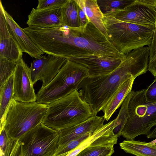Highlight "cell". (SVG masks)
Returning <instances> with one entry per match:
<instances>
[{"label": "cell", "mask_w": 156, "mask_h": 156, "mask_svg": "<svg viewBox=\"0 0 156 156\" xmlns=\"http://www.w3.org/2000/svg\"><path fill=\"white\" fill-rule=\"evenodd\" d=\"M103 20L109 40L121 53L150 45L155 26L122 22L107 14Z\"/></svg>", "instance_id": "3"}, {"label": "cell", "mask_w": 156, "mask_h": 156, "mask_svg": "<svg viewBox=\"0 0 156 156\" xmlns=\"http://www.w3.org/2000/svg\"><path fill=\"white\" fill-rule=\"evenodd\" d=\"M92 133H88L73 140L66 144L59 146L53 156H58L64 154H68L77 147L82 142L90 136Z\"/></svg>", "instance_id": "26"}, {"label": "cell", "mask_w": 156, "mask_h": 156, "mask_svg": "<svg viewBox=\"0 0 156 156\" xmlns=\"http://www.w3.org/2000/svg\"><path fill=\"white\" fill-rule=\"evenodd\" d=\"M149 144H156V139H154V140H152V141L149 142Z\"/></svg>", "instance_id": "32"}, {"label": "cell", "mask_w": 156, "mask_h": 156, "mask_svg": "<svg viewBox=\"0 0 156 156\" xmlns=\"http://www.w3.org/2000/svg\"><path fill=\"white\" fill-rule=\"evenodd\" d=\"M114 129L103 134L76 156H112L114 146L117 143L118 136Z\"/></svg>", "instance_id": "15"}, {"label": "cell", "mask_w": 156, "mask_h": 156, "mask_svg": "<svg viewBox=\"0 0 156 156\" xmlns=\"http://www.w3.org/2000/svg\"><path fill=\"white\" fill-rule=\"evenodd\" d=\"M85 13L89 22L108 38L103 22L104 14L101 10L97 0H75Z\"/></svg>", "instance_id": "17"}, {"label": "cell", "mask_w": 156, "mask_h": 156, "mask_svg": "<svg viewBox=\"0 0 156 156\" xmlns=\"http://www.w3.org/2000/svg\"><path fill=\"white\" fill-rule=\"evenodd\" d=\"M126 55L125 60L112 73L88 76L79 86L77 90L94 115L103 110L125 80L136 78L148 70L149 55L144 49L133 50Z\"/></svg>", "instance_id": "1"}, {"label": "cell", "mask_w": 156, "mask_h": 156, "mask_svg": "<svg viewBox=\"0 0 156 156\" xmlns=\"http://www.w3.org/2000/svg\"><path fill=\"white\" fill-rule=\"evenodd\" d=\"M105 120L103 116L96 115L81 123L58 131L59 146L65 145L87 133H93L104 124Z\"/></svg>", "instance_id": "13"}, {"label": "cell", "mask_w": 156, "mask_h": 156, "mask_svg": "<svg viewBox=\"0 0 156 156\" xmlns=\"http://www.w3.org/2000/svg\"><path fill=\"white\" fill-rule=\"evenodd\" d=\"M119 144L120 148L126 153L136 156H156V144L126 140Z\"/></svg>", "instance_id": "19"}, {"label": "cell", "mask_w": 156, "mask_h": 156, "mask_svg": "<svg viewBox=\"0 0 156 156\" xmlns=\"http://www.w3.org/2000/svg\"><path fill=\"white\" fill-rule=\"evenodd\" d=\"M149 48L148 70L156 76V20L153 37Z\"/></svg>", "instance_id": "27"}, {"label": "cell", "mask_w": 156, "mask_h": 156, "mask_svg": "<svg viewBox=\"0 0 156 156\" xmlns=\"http://www.w3.org/2000/svg\"><path fill=\"white\" fill-rule=\"evenodd\" d=\"M135 0H97L98 5L104 14L111 13L122 9Z\"/></svg>", "instance_id": "22"}, {"label": "cell", "mask_w": 156, "mask_h": 156, "mask_svg": "<svg viewBox=\"0 0 156 156\" xmlns=\"http://www.w3.org/2000/svg\"><path fill=\"white\" fill-rule=\"evenodd\" d=\"M15 141L9 136L4 127L0 128V156H9Z\"/></svg>", "instance_id": "25"}, {"label": "cell", "mask_w": 156, "mask_h": 156, "mask_svg": "<svg viewBox=\"0 0 156 156\" xmlns=\"http://www.w3.org/2000/svg\"><path fill=\"white\" fill-rule=\"evenodd\" d=\"M29 27H52L64 25L60 8L37 10L33 8L28 16Z\"/></svg>", "instance_id": "16"}, {"label": "cell", "mask_w": 156, "mask_h": 156, "mask_svg": "<svg viewBox=\"0 0 156 156\" xmlns=\"http://www.w3.org/2000/svg\"><path fill=\"white\" fill-rule=\"evenodd\" d=\"M107 14L122 22L155 26L156 0H135L124 8Z\"/></svg>", "instance_id": "8"}, {"label": "cell", "mask_w": 156, "mask_h": 156, "mask_svg": "<svg viewBox=\"0 0 156 156\" xmlns=\"http://www.w3.org/2000/svg\"><path fill=\"white\" fill-rule=\"evenodd\" d=\"M23 52L11 36L3 11L0 9V57L17 62Z\"/></svg>", "instance_id": "14"}, {"label": "cell", "mask_w": 156, "mask_h": 156, "mask_svg": "<svg viewBox=\"0 0 156 156\" xmlns=\"http://www.w3.org/2000/svg\"><path fill=\"white\" fill-rule=\"evenodd\" d=\"M17 62L0 57V87L14 73Z\"/></svg>", "instance_id": "24"}, {"label": "cell", "mask_w": 156, "mask_h": 156, "mask_svg": "<svg viewBox=\"0 0 156 156\" xmlns=\"http://www.w3.org/2000/svg\"><path fill=\"white\" fill-rule=\"evenodd\" d=\"M78 90L48 105L42 123L59 131L82 122L94 116Z\"/></svg>", "instance_id": "2"}, {"label": "cell", "mask_w": 156, "mask_h": 156, "mask_svg": "<svg viewBox=\"0 0 156 156\" xmlns=\"http://www.w3.org/2000/svg\"><path fill=\"white\" fill-rule=\"evenodd\" d=\"M13 77V98L22 102L36 101L31 70L22 58L17 62Z\"/></svg>", "instance_id": "10"}, {"label": "cell", "mask_w": 156, "mask_h": 156, "mask_svg": "<svg viewBox=\"0 0 156 156\" xmlns=\"http://www.w3.org/2000/svg\"><path fill=\"white\" fill-rule=\"evenodd\" d=\"M0 9L2 10L10 34L23 52H25L35 59L44 54L24 32L5 10L0 1Z\"/></svg>", "instance_id": "12"}, {"label": "cell", "mask_w": 156, "mask_h": 156, "mask_svg": "<svg viewBox=\"0 0 156 156\" xmlns=\"http://www.w3.org/2000/svg\"><path fill=\"white\" fill-rule=\"evenodd\" d=\"M145 97L147 102H156V76L153 83L146 89Z\"/></svg>", "instance_id": "29"}, {"label": "cell", "mask_w": 156, "mask_h": 156, "mask_svg": "<svg viewBox=\"0 0 156 156\" xmlns=\"http://www.w3.org/2000/svg\"><path fill=\"white\" fill-rule=\"evenodd\" d=\"M77 5L78 13L80 26H85L90 22L84 12L78 4Z\"/></svg>", "instance_id": "30"}, {"label": "cell", "mask_w": 156, "mask_h": 156, "mask_svg": "<svg viewBox=\"0 0 156 156\" xmlns=\"http://www.w3.org/2000/svg\"><path fill=\"white\" fill-rule=\"evenodd\" d=\"M13 75L0 87V127L4 126L6 112L13 98Z\"/></svg>", "instance_id": "20"}, {"label": "cell", "mask_w": 156, "mask_h": 156, "mask_svg": "<svg viewBox=\"0 0 156 156\" xmlns=\"http://www.w3.org/2000/svg\"><path fill=\"white\" fill-rule=\"evenodd\" d=\"M67 155V154H64L60 155H58V156H66Z\"/></svg>", "instance_id": "33"}, {"label": "cell", "mask_w": 156, "mask_h": 156, "mask_svg": "<svg viewBox=\"0 0 156 156\" xmlns=\"http://www.w3.org/2000/svg\"><path fill=\"white\" fill-rule=\"evenodd\" d=\"M88 76L86 67L67 59L51 82L41 88L36 94V101L48 105L77 90Z\"/></svg>", "instance_id": "5"}, {"label": "cell", "mask_w": 156, "mask_h": 156, "mask_svg": "<svg viewBox=\"0 0 156 156\" xmlns=\"http://www.w3.org/2000/svg\"><path fill=\"white\" fill-rule=\"evenodd\" d=\"M145 90L134 91L129 101L127 119L120 134L127 140H134L141 135L147 136L156 126V102L147 101Z\"/></svg>", "instance_id": "6"}, {"label": "cell", "mask_w": 156, "mask_h": 156, "mask_svg": "<svg viewBox=\"0 0 156 156\" xmlns=\"http://www.w3.org/2000/svg\"><path fill=\"white\" fill-rule=\"evenodd\" d=\"M135 79L132 77L125 80L102 110L104 113L103 116L105 120L108 121L115 111L122 105L132 90Z\"/></svg>", "instance_id": "18"}, {"label": "cell", "mask_w": 156, "mask_h": 156, "mask_svg": "<svg viewBox=\"0 0 156 156\" xmlns=\"http://www.w3.org/2000/svg\"><path fill=\"white\" fill-rule=\"evenodd\" d=\"M67 59L50 55L35 58L30 67L33 84L41 80L42 82L41 87L47 86L57 75Z\"/></svg>", "instance_id": "9"}, {"label": "cell", "mask_w": 156, "mask_h": 156, "mask_svg": "<svg viewBox=\"0 0 156 156\" xmlns=\"http://www.w3.org/2000/svg\"><path fill=\"white\" fill-rule=\"evenodd\" d=\"M48 105L37 101H19L12 98L6 112L4 128L9 136L16 141L42 122Z\"/></svg>", "instance_id": "4"}, {"label": "cell", "mask_w": 156, "mask_h": 156, "mask_svg": "<svg viewBox=\"0 0 156 156\" xmlns=\"http://www.w3.org/2000/svg\"><path fill=\"white\" fill-rule=\"evenodd\" d=\"M134 90H132L123 101L119 113L116 118L118 126L114 129L115 134L118 136H120L121 131L127 119L128 114V105Z\"/></svg>", "instance_id": "23"}, {"label": "cell", "mask_w": 156, "mask_h": 156, "mask_svg": "<svg viewBox=\"0 0 156 156\" xmlns=\"http://www.w3.org/2000/svg\"><path fill=\"white\" fill-rule=\"evenodd\" d=\"M126 58L91 55L71 58L68 59L86 67L88 70V76H95L110 73Z\"/></svg>", "instance_id": "11"}, {"label": "cell", "mask_w": 156, "mask_h": 156, "mask_svg": "<svg viewBox=\"0 0 156 156\" xmlns=\"http://www.w3.org/2000/svg\"><path fill=\"white\" fill-rule=\"evenodd\" d=\"M69 0H39L36 9L42 10L53 8H61Z\"/></svg>", "instance_id": "28"}, {"label": "cell", "mask_w": 156, "mask_h": 156, "mask_svg": "<svg viewBox=\"0 0 156 156\" xmlns=\"http://www.w3.org/2000/svg\"><path fill=\"white\" fill-rule=\"evenodd\" d=\"M59 136L58 131L42 122L19 139L18 156H53L59 146Z\"/></svg>", "instance_id": "7"}, {"label": "cell", "mask_w": 156, "mask_h": 156, "mask_svg": "<svg viewBox=\"0 0 156 156\" xmlns=\"http://www.w3.org/2000/svg\"><path fill=\"white\" fill-rule=\"evenodd\" d=\"M20 146L19 140L15 141L9 156H18L20 151Z\"/></svg>", "instance_id": "31"}, {"label": "cell", "mask_w": 156, "mask_h": 156, "mask_svg": "<svg viewBox=\"0 0 156 156\" xmlns=\"http://www.w3.org/2000/svg\"><path fill=\"white\" fill-rule=\"evenodd\" d=\"M77 5L75 0H69L66 4L60 8L64 25L73 28L80 26Z\"/></svg>", "instance_id": "21"}]
</instances>
